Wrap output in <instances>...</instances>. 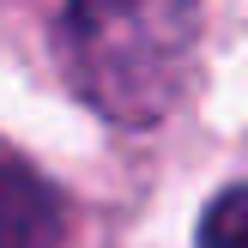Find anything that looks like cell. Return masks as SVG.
<instances>
[{
	"label": "cell",
	"mask_w": 248,
	"mask_h": 248,
	"mask_svg": "<svg viewBox=\"0 0 248 248\" xmlns=\"http://www.w3.org/2000/svg\"><path fill=\"white\" fill-rule=\"evenodd\" d=\"M200 43V0H67L61 55L97 115L152 127L182 97Z\"/></svg>",
	"instance_id": "obj_1"
},
{
	"label": "cell",
	"mask_w": 248,
	"mask_h": 248,
	"mask_svg": "<svg viewBox=\"0 0 248 248\" xmlns=\"http://www.w3.org/2000/svg\"><path fill=\"white\" fill-rule=\"evenodd\" d=\"M67 236V206L61 194L0 145V248H61Z\"/></svg>",
	"instance_id": "obj_2"
},
{
	"label": "cell",
	"mask_w": 248,
	"mask_h": 248,
	"mask_svg": "<svg viewBox=\"0 0 248 248\" xmlns=\"http://www.w3.org/2000/svg\"><path fill=\"white\" fill-rule=\"evenodd\" d=\"M200 248H248V182L218 194L200 218Z\"/></svg>",
	"instance_id": "obj_3"
}]
</instances>
